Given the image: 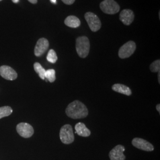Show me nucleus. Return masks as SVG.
Returning a JSON list of instances; mask_svg holds the SVG:
<instances>
[{
    "mask_svg": "<svg viewBox=\"0 0 160 160\" xmlns=\"http://www.w3.org/2000/svg\"><path fill=\"white\" fill-rule=\"evenodd\" d=\"M59 137L62 142L65 144H70L74 141V135L72 126L67 124L63 125L59 132Z\"/></svg>",
    "mask_w": 160,
    "mask_h": 160,
    "instance_id": "obj_3",
    "label": "nucleus"
},
{
    "mask_svg": "<svg viewBox=\"0 0 160 160\" xmlns=\"http://www.w3.org/2000/svg\"><path fill=\"white\" fill-rule=\"evenodd\" d=\"M12 1L15 3V4H17L18 2H19V0H12Z\"/></svg>",
    "mask_w": 160,
    "mask_h": 160,
    "instance_id": "obj_25",
    "label": "nucleus"
},
{
    "mask_svg": "<svg viewBox=\"0 0 160 160\" xmlns=\"http://www.w3.org/2000/svg\"><path fill=\"white\" fill-rule=\"evenodd\" d=\"M100 7L102 12L108 14H114L120 10V6L114 0H104Z\"/></svg>",
    "mask_w": 160,
    "mask_h": 160,
    "instance_id": "obj_4",
    "label": "nucleus"
},
{
    "mask_svg": "<svg viewBox=\"0 0 160 160\" xmlns=\"http://www.w3.org/2000/svg\"><path fill=\"white\" fill-rule=\"evenodd\" d=\"M112 88L114 92L125 94L126 96H131L132 94L131 90L129 88V87L122 84H115L112 86Z\"/></svg>",
    "mask_w": 160,
    "mask_h": 160,
    "instance_id": "obj_14",
    "label": "nucleus"
},
{
    "mask_svg": "<svg viewBox=\"0 0 160 160\" xmlns=\"http://www.w3.org/2000/svg\"><path fill=\"white\" fill-rule=\"evenodd\" d=\"M132 143L137 148L145 151H152L154 149V146L151 143L142 138H134L132 141Z\"/></svg>",
    "mask_w": 160,
    "mask_h": 160,
    "instance_id": "obj_9",
    "label": "nucleus"
},
{
    "mask_svg": "<svg viewBox=\"0 0 160 160\" xmlns=\"http://www.w3.org/2000/svg\"><path fill=\"white\" fill-rule=\"evenodd\" d=\"M156 109H157V110L158 112V113H160V104H157V106H156Z\"/></svg>",
    "mask_w": 160,
    "mask_h": 160,
    "instance_id": "obj_23",
    "label": "nucleus"
},
{
    "mask_svg": "<svg viewBox=\"0 0 160 160\" xmlns=\"http://www.w3.org/2000/svg\"><path fill=\"white\" fill-rule=\"evenodd\" d=\"M12 112V109L10 106H3L0 108V119L10 116Z\"/></svg>",
    "mask_w": 160,
    "mask_h": 160,
    "instance_id": "obj_17",
    "label": "nucleus"
},
{
    "mask_svg": "<svg viewBox=\"0 0 160 160\" xmlns=\"http://www.w3.org/2000/svg\"><path fill=\"white\" fill-rule=\"evenodd\" d=\"M65 112L69 118L73 119L85 118L88 114L86 105L79 100H75L69 104Z\"/></svg>",
    "mask_w": 160,
    "mask_h": 160,
    "instance_id": "obj_1",
    "label": "nucleus"
},
{
    "mask_svg": "<svg viewBox=\"0 0 160 160\" xmlns=\"http://www.w3.org/2000/svg\"><path fill=\"white\" fill-rule=\"evenodd\" d=\"M49 46V43L48 39L44 38H40L38 40L34 48V53L36 57H39L44 54Z\"/></svg>",
    "mask_w": 160,
    "mask_h": 160,
    "instance_id": "obj_8",
    "label": "nucleus"
},
{
    "mask_svg": "<svg viewBox=\"0 0 160 160\" xmlns=\"http://www.w3.org/2000/svg\"><path fill=\"white\" fill-rule=\"evenodd\" d=\"M84 17L92 32H96L100 29L102 23L97 15L92 12H87L85 14Z\"/></svg>",
    "mask_w": 160,
    "mask_h": 160,
    "instance_id": "obj_5",
    "label": "nucleus"
},
{
    "mask_svg": "<svg viewBox=\"0 0 160 160\" xmlns=\"http://www.w3.org/2000/svg\"><path fill=\"white\" fill-rule=\"evenodd\" d=\"M45 78H47L50 82H53L56 80L55 71L53 69H49L46 71L45 72Z\"/></svg>",
    "mask_w": 160,
    "mask_h": 160,
    "instance_id": "obj_18",
    "label": "nucleus"
},
{
    "mask_svg": "<svg viewBox=\"0 0 160 160\" xmlns=\"http://www.w3.org/2000/svg\"><path fill=\"white\" fill-rule=\"evenodd\" d=\"M76 51L78 56L81 58L87 57L90 49V40L86 36L78 37L76 39Z\"/></svg>",
    "mask_w": 160,
    "mask_h": 160,
    "instance_id": "obj_2",
    "label": "nucleus"
},
{
    "mask_svg": "<svg viewBox=\"0 0 160 160\" xmlns=\"http://www.w3.org/2000/svg\"><path fill=\"white\" fill-rule=\"evenodd\" d=\"M17 133L22 137L29 138L34 133V129L32 126L27 123H20L16 127Z\"/></svg>",
    "mask_w": 160,
    "mask_h": 160,
    "instance_id": "obj_7",
    "label": "nucleus"
},
{
    "mask_svg": "<svg viewBox=\"0 0 160 160\" xmlns=\"http://www.w3.org/2000/svg\"><path fill=\"white\" fill-rule=\"evenodd\" d=\"M2 1V0H0V1Z\"/></svg>",
    "mask_w": 160,
    "mask_h": 160,
    "instance_id": "obj_27",
    "label": "nucleus"
},
{
    "mask_svg": "<svg viewBox=\"0 0 160 160\" xmlns=\"http://www.w3.org/2000/svg\"><path fill=\"white\" fill-rule=\"evenodd\" d=\"M46 58H47L48 61H49V62L55 63L57 61V55L53 49H51L48 52Z\"/></svg>",
    "mask_w": 160,
    "mask_h": 160,
    "instance_id": "obj_19",
    "label": "nucleus"
},
{
    "mask_svg": "<svg viewBox=\"0 0 160 160\" xmlns=\"http://www.w3.org/2000/svg\"><path fill=\"white\" fill-rule=\"evenodd\" d=\"M76 133L82 137H88L91 135V132L86 127L84 123L79 122L75 126Z\"/></svg>",
    "mask_w": 160,
    "mask_h": 160,
    "instance_id": "obj_13",
    "label": "nucleus"
},
{
    "mask_svg": "<svg viewBox=\"0 0 160 160\" xmlns=\"http://www.w3.org/2000/svg\"><path fill=\"white\" fill-rule=\"evenodd\" d=\"M0 75L4 79L10 81L16 80L17 78V74L16 71L7 65L0 67Z\"/></svg>",
    "mask_w": 160,
    "mask_h": 160,
    "instance_id": "obj_11",
    "label": "nucleus"
},
{
    "mask_svg": "<svg viewBox=\"0 0 160 160\" xmlns=\"http://www.w3.org/2000/svg\"><path fill=\"white\" fill-rule=\"evenodd\" d=\"M149 68L151 72H159L160 69V60L158 59L152 63L150 65Z\"/></svg>",
    "mask_w": 160,
    "mask_h": 160,
    "instance_id": "obj_20",
    "label": "nucleus"
},
{
    "mask_svg": "<svg viewBox=\"0 0 160 160\" xmlns=\"http://www.w3.org/2000/svg\"><path fill=\"white\" fill-rule=\"evenodd\" d=\"M136 49V44L133 41H129L120 47L119 50V57L121 59L130 57Z\"/></svg>",
    "mask_w": 160,
    "mask_h": 160,
    "instance_id": "obj_6",
    "label": "nucleus"
},
{
    "mask_svg": "<svg viewBox=\"0 0 160 160\" xmlns=\"http://www.w3.org/2000/svg\"><path fill=\"white\" fill-rule=\"evenodd\" d=\"M34 71L36 72L39 75V77L42 80H45V72L46 70L42 67V66L40 65V63L39 62H35L33 65Z\"/></svg>",
    "mask_w": 160,
    "mask_h": 160,
    "instance_id": "obj_16",
    "label": "nucleus"
},
{
    "mask_svg": "<svg viewBox=\"0 0 160 160\" xmlns=\"http://www.w3.org/2000/svg\"><path fill=\"white\" fill-rule=\"evenodd\" d=\"M158 83L160 84V71L158 72Z\"/></svg>",
    "mask_w": 160,
    "mask_h": 160,
    "instance_id": "obj_24",
    "label": "nucleus"
},
{
    "mask_svg": "<svg viewBox=\"0 0 160 160\" xmlns=\"http://www.w3.org/2000/svg\"><path fill=\"white\" fill-rule=\"evenodd\" d=\"M135 15L133 11L129 9H125L120 12L119 18L120 20L126 26L131 24L134 20Z\"/></svg>",
    "mask_w": 160,
    "mask_h": 160,
    "instance_id": "obj_12",
    "label": "nucleus"
},
{
    "mask_svg": "<svg viewBox=\"0 0 160 160\" xmlns=\"http://www.w3.org/2000/svg\"><path fill=\"white\" fill-rule=\"evenodd\" d=\"M28 1H29L30 3L33 4H36L38 2V0H28Z\"/></svg>",
    "mask_w": 160,
    "mask_h": 160,
    "instance_id": "obj_22",
    "label": "nucleus"
},
{
    "mask_svg": "<svg viewBox=\"0 0 160 160\" xmlns=\"http://www.w3.org/2000/svg\"><path fill=\"white\" fill-rule=\"evenodd\" d=\"M51 1L52 3H53L55 4L57 3V0H51Z\"/></svg>",
    "mask_w": 160,
    "mask_h": 160,
    "instance_id": "obj_26",
    "label": "nucleus"
},
{
    "mask_svg": "<svg viewBox=\"0 0 160 160\" xmlns=\"http://www.w3.org/2000/svg\"><path fill=\"white\" fill-rule=\"evenodd\" d=\"M125 151V147L122 145H118L109 152L110 160H125L126 157L123 154Z\"/></svg>",
    "mask_w": 160,
    "mask_h": 160,
    "instance_id": "obj_10",
    "label": "nucleus"
},
{
    "mask_svg": "<svg viewBox=\"0 0 160 160\" xmlns=\"http://www.w3.org/2000/svg\"><path fill=\"white\" fill-rule=\"evenodd\" d=\"M65 24L71 28H77L81 25V22L78 17L74 16H69L65 18Z\"/></svg>",
    "mask_w": 160,
    "mask_h": 160,
    "instance_id": "obj_15",
    "label": "nucleus"
},
{
    "mask_svg": "<svg viewBox=\"0 0 160 160\" xmlns=\"http://www.w3.org/2000/svg\"><path fill=\"white\" fill-rule=\"evenodd\" d=\"M75 0H62L64 4L67 5H71L75 2Z\"/></svg>",
    "mask_w": 160,
    "mask_h": 160,
    "instance_id": "obj_21",
    "label": "nucleus"
}]
</instances>
